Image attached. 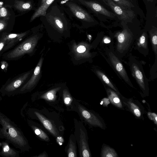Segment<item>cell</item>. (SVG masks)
<instances>
[{
    "label": "cell",
    "mask_w": 157,
    "mask_h": 157,
    "mask_svg": "<svg viewBox=\"0 0 157 157\" xmlns=\"http://www.w3.org/2000/svg\"><path fill=\"white\" fill-rule=\"evenodd\" d=\"M0 138L5 139L21 152L29 149L28 140L17 125L0 110Z\"/></svg>",
    "instance_id": "1"
},
{
    "label": "cell",
    "mask_w": 157,
    "mask_h": 157,
    "mask_svg": "<svg viewBox=\"0 0 157 157\" xmlns=\"http://www.w3.org/2000/svg\"><path fill=\"white\" fill-rule=\"evenodd\" d=\"M39 37L37 35L31 36L23 41L14 48L3 55V58L7 60H16L26 54L33 53L37 44Z\"/></svg>",
    "instance_id": "2"
},
{
    "label": "cell",
    "mask_w": 157,
    "mask_h": 157,
    "mask_svg": "<svg viewBox=\"0 0 157 157\" xmlns=\"http://www.w3.org/2000/svg\"><path fill=\"white\" fill-rule=\"evenodd\" d=\"M74 136L77 143L81 157H90L91 154L88 143L87 130L83 123L76 119H74Z\"/></svg>",
    "instance_id": "3"
},
{
    "label": "cell",
    "mask_w": 157,
    "mask_h": 157,
    "mask_svg": "<svg viewBox=\"0 0 157 157\" xmlns=\"http://www.w3.org/2000/svg\"><path fill=\"white\" fill-rule=\"evenodd\" d=\"M31 73V71H29L8 80L0 89V93L2 96H10L17 94Z\"/></svg>",
    "instance_id": "4"
},
{
    "label": "cell",
    "mask_w": 157,
    "mask_h": 157,
    "mask_svg": "<svg viewBox=\"0 0 157 157\" xmlns=\"http://www.w3.org/2000/svg\"><path fill=\"white\" fill-rule=\"evenodd\" d=\"M130 66L132 75L136 80L145 96L149 95L148 82L140 63L133 57L130 59Z\"/></svg>",
    "instance_id": "5"
},
{
    "label": "cell",
    "mask_w": 157,
    "mask_h": 157,
    "mask_svg": "<svg viewBox=\"0 0 157 157\" xmlns=\"http://www.w3.org/2000/svg\"><path fill=\"white\" fill-rule=\"evenodd\" d=\"M78 105V109L80 115L89 125L99 127L103 130L106 129V124L101 116L82 105Z\"/></svg>",
    "instance_id": "6"
},
{
    "label": "cell",
    "mask_w": 157,
    "mask_h": 157,
    "mask_svg": "<svg viewBox=\"0 0 157 157\" xmlns=\"http://www.w3.org/2000/svg\"><path fill=\"white\" fill-rule=\"evenodd\" d=\"M120 96L125 109L131 113L137 119H144V115L145 113L144 108L139 101L132 98H126L121 94Z\"/></svg>",
    "instance_id": "7"
},
{
    "label": "cell",
    "mask_w": 157,
    "mask_h": 157,
    "mask_svg": "<svg viewBox=\"0 0 157 157\" xmlns=\"http://www.w3.org/2000/svg\"><path fill=\"white\" fill-rule=\"evenodd\" d=\"M106 53L116 72L127 84L133 87L125 68L117 55L112 50L109 49L106 50Z\"/></svg>",
    "instance_id": "8"
},
{
    "label": "cell",
    "mask_w": 157,
    "mask_h": 157,
    "mask_svg": "<svg viewBox=\"0 0 157 157\" xmlns=\"http://www.w3.org/2000/svg\"><path fill=\"white\" fill-rule=\"evenodd\" d=\"M103 1L111 8L116 15H117L118 18L122 21H130L135 16L133 11L117 4L112 0H103Z\"/></svg>",
    "instance_id": "9"
},
{
    "label": "cell",
    "mask_w": 157,
    "mask_h": 157,
    "mask_svg": "<svg viewBox=\"0 0 157 157\" xmlns=\"http://www.w3.org/2000/svg\"><path fill=\"white\" fill-rule=\"evenodd\" d=\"M44 58L41 57L32 77L21 87L17 93V94L25 93L31 90L36 86L40 76L41 70L43 61Z\"/></svg>",
    "instance_id": "10"
},
{
    "label": "cell",
    "mask_w": 157,
    "mask_h": 157,
    "mask_svg": "<svg viewBox=\"0 0 157 157\" xmlns=\"http://www.w3.org/2000/svg\"><path fill=\"white\" fill-rule=\"evenodd\" d=\"M27 34V32L19 33H3L1 37L5 40L6 42L4 51H6L13 47L22 40Z\"/></svg>",
    "instance_id": "11"
},
{
    "label": "cell",
    "mask_w": 157,
    "mask_h": 157,
    "mask_svg": "<svg viewBox=\"0 0 157 157\" xmlns=\"http://www.w3.org/2000/svg\"><path fill=\"white\" fill-rule=\"evenodd\" d=\"M81 2L90 8L95 13L102 14L108 17L114 18L115 14L109 11L100 4L92 1H88L84 0H79Z\"/></svg>",
    "instance_id": "12"
},
{
    "label": "cell",
    "mask_w": 157,
    "mask_h": 157,
    "mask_svg": "<svg viewBox=\"0 0 157 157\" xmlns=\"http://www.w3.org/2000/svg\"><path fill=\"white\" fill-rule=\"evenodd\" d=\"M67 4L77 18L88 22L94 21V20L89 13L75 4L69 2Z\"/></svg>",
    "instance_id": "13"
},
{
    "label": "cell",
    "mask_w": 157,
    "mask_h": 157,
    "mask_svg": "<svg viewBox=\"0 0 157 157\" xmlns=\"http://www.w3.org/2000/svg\"><path fill=\"white\" fill-rule=\"evenodd\" d=\"M116 36L117 39V50L120 47H123V49L125 48L128 49V45L130 44L129 40L132 37L131 35L127 29H124L123 30L120 32H117L116 34ZM122 48V49L123 48Z\"/></svg>",
    "instance_id": "14"
},
{
    "label": "cell",
    "mask_w": 157,
    "mask_h": 157,
    "mask_svg": "<svg viewBox=\"0 0 157 157\" xmlns=\"http://www.w3.org/2000/svg\"><path fill=\"white\" fill-rule=\"evenodd\" d=\"M108 99L111 103L117 108L124 110L125 109L120 97V94H118L110 88H105Z\"/></svg>",
    "instance_id": "15"
},
{
    "label": "cell",
    "mask_w": 157,
    "mask_h": 157,
    "mask_svg": "<svg viewBox=\"0 0 157 157\" xmlns=\"http://www.w3.org/2000/svg\"><path fill=\"white\" fill-rule=\"evenodd\" d=\"M2 150L0 155L5 157H19V152L11 147L7 140L2 142Z\"/></svg>",
    "instance_id": "16"
},
{
    "label": "cell",
    "mask_w": 157,
    "mask_h": 157,
    "mask_svg": "<svg viewBox=\"0 0 157 157\" xmlns=\"http://www.w3.org/2000/svg\"><path fill=\"white\" fill-rule=\"evenodd\" d=\"M147 36L146 33L143 32L136 42V47L140 52L144 53L148 52Z\"/></svg>",
    "instance_id": "17"
},
{
    "label": "cell",
    "mask_w": 157,
    "mask_h": 157,
    "mask_svg": "<svg viewBox=\"0 0 157 157\" xmlns=\"http://www.w3.org/2000/svg\"><path fill=\"white\" fill-rule=\"evenodd\" d=\"M54 0H46L42 3L32 16L30 19V22L40 16H45L47 9Z\"/></svg>",
    "instance_id": "18"
},
{
    "label": "cell",
    "mask_w": 157,
    "mask_h": 157,
    "mask_svg": "<svg viewBox=\"0 0 157 157\" xmlns=\"http://www.w3.org/2000/svg\"><path fill=\"white\" fill-rule=\"evenodd\" d=\"M34 113L45 128L53 135L57 136V133L56 131L51 122L38 112L35 111Z\"/></svg>",
    "instance_id": "19"
},
{
    "label": "cell",
    "mask_w": 157,
    "mask_h": 157,
    "mask_svg": "<svg viewBox=\"0 0 157 157\" xmlns=\"http://www.w3.org/2000/svg\"><path fill=\"white\" fill-rule=\"evenodd\" d=\"M76 141L74 135L71 134L69 138L67 145V156L69 157H76L77 147Z\"/></svg>",
    "instance_id": "20"
},
{
    "label": "cell",
    "mask_w": 157,
    "mask_h": 157,
    "mask_svg": "<svg viewBox=\"0 0 157 157\" xmlns=\"http://www.w3.org/2000/svg\"><path fill=\"white\" fill-rule=\"evenodd\" d=\"M101 157H117L118 155L115 150L109 146L103 144L101 153Z\"/></svg>",
    "instance_id": "21"
},
{
    "label": "cell",
    "mask_w": 157,
    "mask_h": 157,
    "mask_svg": "<svg viewBox=\"0 0 157 157\" xmlns=\"http://www.w3.org/2000/svg\"><path fill=\"white\" fill-rule=\"evenodd\" d=\"M95 72L99 78H100L106 85L118 94H120L117 88L114 86L107 76L103 72L99 70H97L95 71Z\"/></svg>",
    "instance_id": "22"
},
{
    "label": "cell",
    "mask_w": 157,
    "mask_h": 157,
    "mask_svg": "<svg viewBox=\"0 0 157 157\" xmlns=\"http://www.w3.org/2000/svg\"><path fill=\"white\" fill-rule=\"evenodd\" d=\"M28 124L33 130L35 134L41 139L46 141L49 140L47 135L42 130L32 124L29 121H28Z\"/></svg>",
    "instance_id": "23"
},
{
    "label": "cell",
    "mask_w": 157,
    "mask_h": 157,
    "mask_svg": "<svg viewBox=\"0 0 157 157\" xmlns=\"http://www.w3.org/2000/svg\"><path fill=\"white\" fill-rule=\"evenodd\" d=\"M14 6L17 10L20 11H25L30 10L31 7L30 3L20 0H15Z\"/></svg>",
    "instance_id": "24"
},
{
    "label": "cell",
    "mask_w": 157,
    "mask_h": 157,
    "mask_svg": "<svg viewBox=\"0 0 157 157\" xmlns=\"http://www.w3.org/2000/svg\"><path fill=\"white\" fill-rule=\"evenodd\" d=\"M149 32L152 44L154 50L156 54L157 50V29L154 26Z\"/></svg>",
    "instance_id": "25"
},
{
    "label": "cell",
    "mask_w": 157,
    "mask_h": 157,
    "mask_svg": "<svg viewBox=\"0 0 157 157\" xmlns=\"http://www.w3.org/2000/svg\"><path fill=\"white\" fill-rule=\"evenodd\" d=\"M117 4L126 8L130 9V8L134 7L133 5L130 1L127 0H112Z\"/></svg>",
    "instance_id": "26"
},
{
    "label": "cell",
    "mask_w": 157,
    "mask_h": 157,
    "mask_svg": "<svg viewBox=\"0 0 157 157\" xmlns=\"http://www.w3.org/2000/svg\"><path fill=\"white\" fill-rule=\"evenodd\" d=\"M59 88V87H57L47 92L42 96V98L49 100L53 99L55 97L56 92Z\"/></svg>",
    "instance_id": "27"
},
{
    "label": "cell",
    "mask_w": 157,
    "mask_h": 157,
    "mask_svg": "<svg viewBox=\"0 0 157 157\" xmlns=\"http://www.w3.org/2000/svg\"><path fill=\"white\" fill-rule=\"evenodd\" d=\"M63 95L65 104L67 105H70L72 101V99L70 94L67 90L65 89L63 90Z\"/></svg>",
    "instance_id": "28"
},
{
    "label": "cell",
    "mask_w": 157,
    "mask_h": 157,
    "mask_svg": "<svg viewBox=\"0 0 157 157\" xmlns=\"http://www.w3.org/2000/svg\"><path fill=\"white\" fill-rule=\"evenodd\" d=\"M147 116L149 119L152 121L156 124H157V115L154 113L149 112L147 113Z\"/></svg>",
    "instance_id": "29"
},
{
    "label": "cell",
    "mask_w": 157,
    "mask_h": 157,
    "mask_svg": "<svg viewBox=\"0 0 157 157\" xmlns=\"http://www.w3.org/2000/svg\"><path fill=\"white\" fill-rule=\"evenodd\" d=\"M8 12L6 9L3 7H0V17H7Z\"/></svg>",
    "instance_id": "30"
},
{
    "label": "cell",
    "mask_w": 157,
    "mask_h": 157,
    "mask_svg": "<svg viewBox=\"0 0 157 157\" xmlns=\"http://www.w3.org/2000/svg\"><path fill=\"white\" fill-rule=\"evenodd\" d=\"M6 44L5 40L2 37L0 39V53L4 51V49Z\"/></svg>",
    "instance_id": "31"
},
{
    "label": "cell",
    "mask_w": 157,
    "mask_h": 157,
    "mask_svg": "<svg viewBox=\"0 0 157 157\" xmlns=\"http://www.w3.org/2000/svg\"><path fill=\"white\" fill-rule=\"evenodd\" d=\"M54 23L58 27L59 29H63V24L59 19L57 18H55L54 20Z\"/></svg>",
    "instance_id": "32"
},
{
    "label": "cell",
    "mask_w": 157,
    "mask_h": 157,
    "mask_svg": "<svg viewBox=\"0 0 157 157\" xmlns=\"http://www.w3.org/2000/svg\"><path fill=\"white\" fill-rule=\"evenodd\" d=\"M1 67L2 70L4 72L7 71L8 67V64L7 62L5 61H2L0 63Z\"/></svg>",
    "instance_id": "33"
},
{
    "label": "cell",
    "mask_w": 157,
    "mask_h": 157,
    "mask_svg": "<svg viewBox=\"0 0 157 157\" xmlns=\"http://www.w3.org/2000/svg\"><path fill=\"white\" fill-rule=\"evenodd\" d=\"M7 25V23L6 21L0 19V32L5 29Z\"/></svg>",
    "instance_id": "34"
},
{
    "label": "cell",
    "mask_w": 157,
    "mask_h": 157,
    "mask_svg": "<svg viewBox=\"0 0 157 157\" xmlns=\"http://www.w3.org/2000/svg\"><path fill=\"white\" fill-rule=\"evenodd\" d=\"M86 51V47L82 45H79L77 48V51L79 53H84Z\"/></svg>",
    "instance_id": "35"
},
{
    "label": "cell",
    "mask_w": 157,
    "mask_h": 157,
    "mask_svg": "<svg viewBox=\"0 0 157 157\" xmlns=\"http://www.w3.org/2000/svg\"><path fill=\"white\" fill-rule=\"evenodd\" d=\"M103 41L104 43L106 44L109 43L110 42V40L108 38H104Z\"/></svg>",
    "instance_id": "36"
},
{
    "label": "cell",
    "mask_w": 157,
    "mask_h": 157,
    "mask_svg": "<svg viewBox=\"0 0 157 157\" xmlns=\"http://www.w3.org/2000/svg\"><path fill=\"white\" fill-rule=\"evenodd\" d=\"M46 0H42L41 2V4L45 2Z\"/></svg>",
    "instance_id": "37"
},
{
    "label": "cell",
    "mask_w": 157,
    "mask_h": 157,
    "mask_svg": "<svg viewBox=\"0 0 157 157\" xmlns=\"http://www.w3.org/2000/svg\"><path fill=\"white\" fill-rule=\"evenodd\" d=\"M2 97L1 96H0V101H2Z\"/></svg>",
    "instance_id": "38"
},
{
    "label": "cell",
    "mask_w": 157,
    "mask_h": 157,
    "mask_svg": "<svg viewBox=\"0 0 157 157\" xmlns=\"http://www.w3.org/2000/svg\"><path fill=\"white\" fill-rule=\"evenodd\" d=\"M2 146V142H0V147H1Z\"/></svg>",
    "instance_id": "39"
},
{
    "label": "cell",
    "mask_w": 157,
    "mask_h": 157,
    "mask_svg": "<svg viewBox=\"0 0 157 157\" xmlns=\"http://www.w3.org/2000/svg\"><path fill=\"white\" fill-rule=\"evenodd\" d=\"M147 1H150L151 2H152L153 1V0H147Z\"/></svg>",
    "instance_id": "40"
},
{
    "label": "cell",
    "mask_w": 157,
    "mask_h": 157,
    "mask_svg": "<svg viewBox=\"0 0 157 157\" xmlns=\"http://www.w3.org/2000/svg\"><path fill=\"white\" fill-rule=\"evenodd\" d=\"M131 0V1H132V0Z\"/></svg>",
    "instance_id": "41"
}]
</instances>
